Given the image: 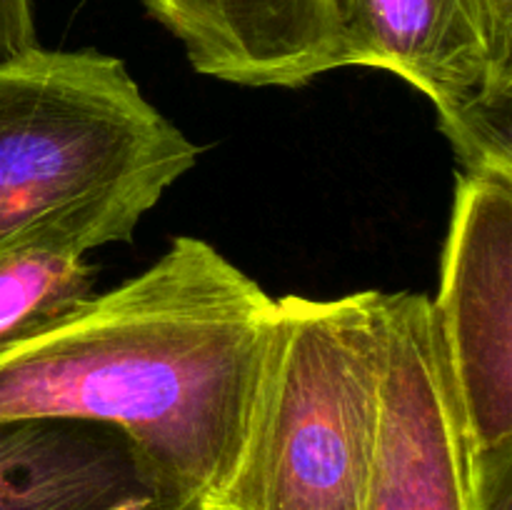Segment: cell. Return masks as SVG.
<instances>
[{
    "instance_id": "1",
    "label": "cell",
    "mask_w": 512,
    "mask_h": 510,
    "mask_svg": "<svg viewBox=\"0 0 512 510\" xmlns=\"http://www.w3.org/2000/svg\"><path fill=\"white\" fill-rule=\"evenodd\" d=\"M275 298L200 238L0 348V420L68 418L128 435L188 510L238 473Z\"/></svg>"
},
{
    "instance_id": "2",
    "label": "cell",
    "mask_w": 512,
    "mask_h": 510,
    "mask_svg": "<svg viewBox=\"0 0 512 510\" xmlns=\"http://www.w3.org/2000/svg\"><path fill=\"white\" fill-rule=\"evenodd\" d=\"M198 153L113 55L0 60V250L125 243Z\"/></svg>"
},
{
    "instance_id": "3",
    "label": "cell",
    "mask_w": 512,
    "mask_h": 510,
    "mask_svg": "<svg viewBox=\"0 0 512 510\" xmlns=\"http://www.w3.org/2000/svg\"><path fill=\"white\" fill-rule=\"evenodd\" d=\"M385 373V293L275 300L253 428L208 510H365Z\"/></svg>"
},
{
    "instance_id": "4",
    "label": "cell",
    "mask_w": 512,
    "mask_h": 510,
    "mask_svg": "<svg viewBox=\"0 0 512 510\" xmlns=\"http://www.w3.org/2000/svg\"><path fill=\"white\" fill-rule=\"evenodd\" d=\"M475 510H512V170H463L430 300Z\"/></svg>"
},
{
    "instance_id": "5",
    "label": "cell",
    "mask_w": 512,
    "mask_h": 510,
    "mask_svg": "<svg viewBox=\"0 0 512 510\" xmlns=\"http://www.w3.org/2000/svg\"><path fill=\"white\" fill-rule=\"evenodd\" d=\"M333 10L345 68L418 88L463 170H512V93L495 80L485 0H333Z\"/></svg>"
},
{
    "instance_id": "6",
    "label": "cell",
    "mask_w": 512,
    "mask_h": 510,
    "mask_svg": "<svg viewBox=\"0 0 512 510\" xmlns=\"http://www.w3.org/2000/svg\"><path fill=\"white\" fill-rule=\"evenodd\" d=\"M365 510H475L430 298L385 293V373Z\"/></svg>"
},
{
    "instance_id": "7",
    "label": "cell",
    "mask_w": 512,
    "mask_h": 510,
    "mask_svg": "<svg viewBox=\"0 0 512 510\" xmlns=\"http://www.w3.org/2000/svg\"><path fill=\"white\" fill-rule=\"evenodd\" d=\"M0 510H188L118 428L0 420Z\"/></svg>"
},
{
    "instance_id": "8",
    "label": "cell",
    "mask_w": 512,
    "mask_h": 510,
    "mask_svg": "<svg viewBox=\"0 0 512 510\" xmlns=\"http://www.w3.org/2000/svg\"><path fill=\"white\" fill-rule=\"evenodd\" d=\"M200 75L248 88H300L345 68L333 0H143Z\"/></svg>"
},
{
    "instance_id": "9",
    "label": "cell",
    "mask_w": 512,
    "mask_h": 510,
    "mask_svg": "<svg viewBox=\"0 0 512 510\" xmlns=\"http://www.w3.org/2000/svg\"><path fill=\"white\" fill-rule=\"evenodd\" d=\"M83 255L45 248L0 250V348L38 333L93 295Z\"/></svg>"
},
{
    "instance_id": "10",
    "label": "cell",
    "mask_w": 512,
    "mask_h": 510,
    "mask_svg": "<svg viewBox=\"0 0 512 510\" xmlns=\"http://www.w3.org/2000/svg\"><path fill=\"white\" fill-rule=\"evenodd\" d=\"M38 48L30 0H0V60Z\"/></svg>"
},
{
    "instance_id": "11",
    "label": "cell",
    "mask_w": 512,
    "mask_h": 510,
    "mask_svg": "<svg viewBox=\"0 0 512 510\" xmlns=\"http://www.w3.org/2000/svg\"><path fill=\"white\" fill-rule=\"evenodd\" d=\"M495 80L512 93V0H485Z\"/></svg>"
},
{
    "instance_id": "12",
    "label": "cell",
    "mask_w": 512,
    "mask_h": 510,
    "mask_svg": "<svg viewBox=\"0 0 512 510\" xmlns=\"http://www.w3.org/2000/svg\"><path fill=\"white\" fill-rule=\"evenodd\" d=\"M198 510H208V508H198Z\"/></svg>"
}]
</instances>
